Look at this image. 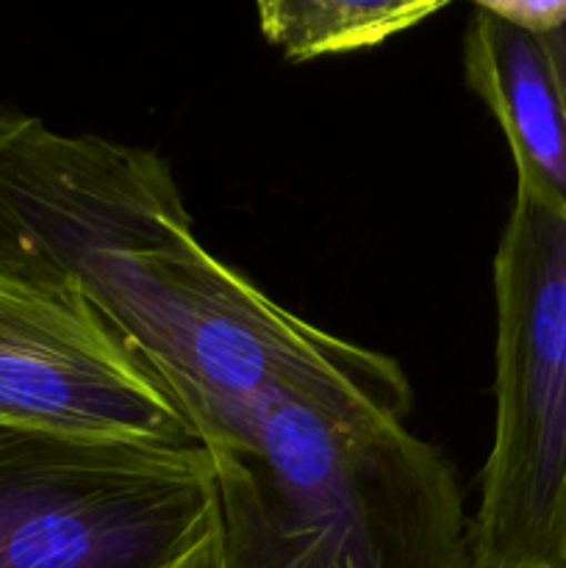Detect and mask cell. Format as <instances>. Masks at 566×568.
<instances>
[{
    "label": "cell",
    "mask_w": 566,
    "mask_h": 568,
    "mask_svg": "<svg viewBox=\"0 0 566 568\" xmlns=\"http://www.w3.org/2000/svg\"><path fill=\"white\" fill-rule=\"evenodd\" d=\"M0 427L198 444L172 394L92 305L9 272H0Z\"/></svg>",
    "instance_id": "cell-5"
},
{
    "label": "cell",
    "mask_w": 566,
    "mask_h": 568,
    "mask_svg": "<svg viewBox=\"0 0 566 568\" xmlns=\"http://www.w3.org/2000/svg\"><path fill=\"white\" fill-rule=\"evenodd\" d=\"M464 70L508 139L516 189L566 211V98L544 37L477 3L464 37Z\"/></svg>",
    "instance_id": "cell-6"
},
{
    "label": "cell",
    "mask_w": 566,
    "mask_h": 568,
    "mask_svg": "<svg viewBox=\"0 0 566 568\" xmlns=\"http://www.w3.org/2000/svg\"><path fill=\"white\" fill-rule=\"evenodd\" d=\"M436 0L353 3V0H266L255 6L264 39L283 50L289 64L316 55L375 48L394 33L442 11Z\"/></svg>",
    "instance_id": "cell-7"
},
{
    "label": "cell",
    "mask_w": 566,
    "mask_h": 568,
    "mask_svg": "<svg viewBox=\"0 0 566 568\" xmlns=\"http://www.w3.org/2000/svg\"><path fill=\"white\" fill-rule=\"evenodd\" d=\"M388 355L325 333L209 453V568H477L453 464Z\"/></svg>",
    "instance_id": "cell-2"
},
{
    "label": "cell",
    "mask_w": 566,
    "mask_h": 568,
    "mask_svg": "<svg viewBox=\"0 0 566 568\" xmlns=\"http://www.w3.org/2000/svg\"><path fill=\"white\" fill-rule=\"evenodd\" d=\"M497 414L477 568H566V211L516 189L494 255Z\"/></svg>",
    "instance_id": "cell-3"
},
{
    "label": "cell",
    "mask_w": 566,
    "mask_h": 568,
    "mask_svg": "<svg viewBox=\"0 0 566 568\" xmlns=\"http://www.w3.org/2000/svg\"><path fill=\"white\" fill-rule=\"evenodd\" d=\"M203 447L0 427V568H209Z\"/></svg>",
    "instance_id": "cell-4"
},
{
    "label": "cell",
    "mask_w": 566,
    "mask_h": 568,
    "mask_svg": "<svg viewBox=\"0 0 566 568\" xmlns=\"http://www.w3.org/2000/svg\"><path fill=\"white\" fill-rule=\"evenodd\" d=\"M488 11H494L503 20L525 28L530 33H549L555 28L566 26V0H505V3H483Z\"/></svg>",
    "instance_id": "cell-8"
},
{
    "label": "cell",
    "mask_w": 566,
    "mask_h": 568,
    "mask_svg": "<svg viewBox=\"0 0 566 568\" xmlns=\"http://www.w3.org/2000/svg\"><path fill=\"white\" fill-rule=\"evenodd\" d=\"M0 272L92 305L172 394L205 453L239 436L327 333L198 242L164 155L59 133L6 105Z\"/></svg>",
    "instance_id": "cell-1"
}]
</instances>
